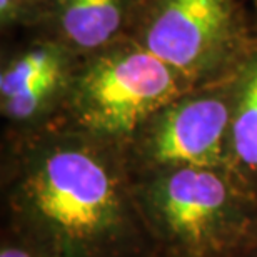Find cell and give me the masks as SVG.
Returning a JSON list of instances; mask_svg holds the SVG:
<instances>
[{"instance_id": "cell-1", "label": "cell", "mask_w": 257, "mask_h": 257, "mask_svg": "<svg viewBox=\"0 0 257 257\" xmlns=\"http://www.w3.org/2000/svg\"><path fill=\"white\" fill-rule=\"evenodd\" d=\"M2 225L49 257H157L124 149L65 124L2 139Z\"/></svg>"}, {"instance_id": "cell-2", "label": "cell", "mask_w": 257, "mask_h": 257, "mask_svg": "<svg viewBox=\"0 0 257 257\" xmlns=\"http://www.w3.org/2000/svg\"><path fill=\"white\" fill-rule=\"evenodd\" d=\"M134 194L157 257H244L257 245V197L227 169L146 174Z\"/></svg>"}, {"instance_id": "cell-3", "label": "cell", "mask_w": 257, "mask_h": 257, "mask_svg": "<svg viewBox=\"0 0 257 257\" xmlns=\"http://www.w3.org/2000/svg\"><path fill=\"white\" fill-rule=\"evenodd\" d=\"M192 87L127 37L82 57L60 124L125 149L149 117Z\"/></svg>"}, {"instance_id": "cell-4", "label": "cell", "mask_w": 257, "mask_h": 257, "mask_svg": "<svg viewBox=\"0 0 257 257\" xmlns=\"http://www.w3.org/2000/svg\"><path fill=\"white\" fill-rule=\"evenodd\" d=\"M128 37L195 87L232 77L257 45L249 0H142Z\"/></svg>"}, {"instance_id": "cell-5", "label": "cell", "mask_w": 257, "mask_h": 257, "mask_svg": "<svg viewBox=\"0 0 257 257\" xmlns=\"http://www.w3.org/2000/svg\"><path fill=\"white\" fill-rule=\"evenodd\" d=\"M232 77L192 87L149 117L124 149L132 177L179 167L229 171Z\"/></svg>"}, {"instance_id": "cell-6", "label": "cell", "mask_w": 257, "mask_h": 257, "mask_svg": "<svg viewBox=\"0 0 257 257\" xmlns=\"http://www.w3.org/2000/svg\"><path fill=\"white\" fill-rule=\"evenodd\" d=\"M82 55L47 35L27 34L2 49V139H17L60 124Z\"/></svg>"}, {"instance_id": "cell-7", "label": "cell", "mask_w": 257, "mask_h": 257, "mask_svg": "<svg viewBox=\"0 0 257 257\" xmlns=\"http://www.w3.org/2000/svg\"><path fill=\"white\" fill-rule=\"evenodd\" d=\"M142 0H42L37 32L79 55L127 39Z\"/></svg>"}, {"instance_id": "cell-8", "label": "cell", "mask_w": 257, "mask_h": 257, "mask_svg": "<svg viewBox=\"0 0 257 257\" xmlns=\"http://www.w3.org/2000/svg\"><path fill=\"white\" fill-rule=\"evenodd\" d=\"M229 172L257 197V45L232 77Z\"/></svg>"}, {"instance_id": "cell-9", "label": "cell", "mask_w": 257, "mask_h": 257, "mask_svg": "<svg viewBox=\"0 0 257 257\" xmlns=\"http://www.w3.org/2000/svg\"><path fill=\"white\" fill-rule=\"evenodd\" d=\"M42 0H0V30L2 34L24 30L37 32L42 25Z\"/></svg>"}, {"instance_id": "cell-10", "label": "cell", "mask_w": 257, "mask_h": 257, "mask_svg": "<svg viewBox=\"0 0 257 257\" xmlns=\"http://www.w3.org/2000/svg\"><path fill=\"white\" fill-rule=\"evenodd\" d=\"M0 257H49L42 250L2 225L0 232Z\"/></svg>"}, {"instance_id": "cell-11", "label": "cell", "mask_w": 257, "mask_h": 257, "mask_svg": "<svg viewBox=\"0 0 257 257\" xmlns=\"http://www.w3.org/2000/svg\"><path fill=\"white\" fill-rule=\"evenodd\" d=\"M244 257H257V245H255V247H254V249H250V250H249V252H247V254H245Z\"/></svg>"}, {"instance_id": "cell-12", "label": "cell", "mask_w": 257, "mask_h": 257, "mask_svg": "<svg viewBox=\"0 0 257 257\" xmlns=\"http://www.w3.org/2000/svg\"><path fill=\"white\" fill-rule=\"evenodd\" d=\"M252 12H254V24H255V32H257V4L252 5Z\"/></svg>"}, {"instance_id": "cell-13", "label": "cell", "mask_w": 257, "mask_h": 257, "mask_svg": "<svg viewBox=\"0 0 257 257\" xmlns=\"http://www.w3.org/2000/svg\"><path fill=\"white\" fill-rule=\"evenodd\" d=\"M250 2V5H254V4H257V0H249Z\"/></svg>"}]
</instances>
